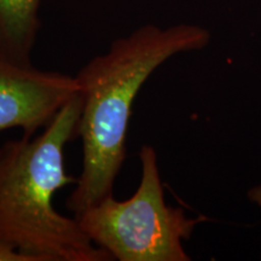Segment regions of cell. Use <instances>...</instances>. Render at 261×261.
<instances>
[{"label": "cell", "instance_id": "cell-7", "mask_svg": "<svg viewBox=\"0 0 261 261\" xmlns=\"http://www.w3.org/2000/svg\"><path fill=\"white\" fill-rule=\"evenodd\" d=\"M249 200L255 202L256 204H259L261 207V187L253 188L249 190Z\"/></svg>", "mask_w": 261, "mask_h": 261}, {"label": "cell", "instance_id": "cell-1", "mask_svg": "<svg viewBox=\"0 0 261 261\" xmlns=\"http://www.w3.org/2000/svg\"><path fill=\"white\" fill-rule=\"evenodd\" d=\"M210 41V31L197 24H145L114 40L77 71L83 166L67 201L74 217L113 195L126 159L133 104L145 81L171 57L202 50Z\"/></svg>", "mask_w": 261, "mask_h": 261}, {"label": "cell", "instance_id": "cell-2", "mask_svg": "<svg viewBox=\"0 0 261 261\" xmlns=\"http://www.w3.org/2000/svg\"><path fill=\"white\" fill-rule=\"evenodd\" d=\"M77 93L33 137L0 148V240L34 261H110L76 217L61 214L55 196L76 179L65 171V145L79 137Z\"/></svg>", "mask_w": 261, "mask_h": 261}, {"label": "cell", "instance_id": "cell-5", "mask_svg": "<svg viewBox=\"0 0 261 261\" xmlns=\"http://www.w3.org/2000/svg\"><path fill=\"white\" fill-rule=\"evenodd\" d=\"M42 0H0V57L32 64Z\"/></svg>", "mask_w": 261, "mask_h": 261}, {"label": "cell", "instance_id": "cell-3", "mask_svg": "<svg viewBox=\"0 0 261 261\" xmlns=\"http://www.w3.org/2000/svg\"><path fill=\"white\" fill-rule=\"evenodd\" d=\"M140 181L135 194L119 201L109 195L77 215L84 232L117 261H189L182 242L207 217L190 218L165 201L158 155L139 150Z\"/></svg>", "mask_w": 261, "mask_h": 261}, {"label": "cell", "instance_id": "cell-4", "mask_svg": "<svg viewBox=\"0 0 261 261\" xmlns=\"http://www.w3.org/2000/svg\"><path fill=\"white\" fill-rule=\"evenodd\" d=\"M77 93L75 75L0 57V132L19 128L25 137L35 136Z\"/></svg>", "mask_w": 261, "mask_h": 261}, {"label": "cell", "instance_id": "cell-6", "mask_svg": "<svg viewBox=\"0 0 261 261\" xmlns=\"http://www.w3.org/2000/svg\"><path fill=\"white\" fill-rule=\"evenodd\" d=\"M0 261H34L31 256L25 255L16 249L14 246L0 240Z\"/></svg>", "mask_w": 261, "mask_h": 261}]
</instances>
